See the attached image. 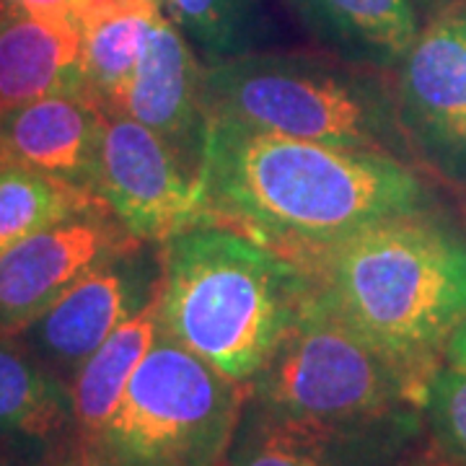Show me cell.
Returning <instances> with one entry per match:
<instances>
[{"mask_svg": "<svg viewBox=\"0 0 466 466\" xmlns=\"http://www.w3.org/2000/svg\"><path fill=\"white\" fill-rule=\"evenodd\" d=\"M205 220L309 262L389 218L441 208L422 168L210 116L200 168Z\"/></svg>", "mask_w": 466, "mask_h": 466, "instance_id": "1", "label": "cell"}, {"mask_svg": "<svg viewBox=\"0 0 466 466\" xmlns=\"http://www.w3.org/2000/svg\"><path fill=\"white\" fill-rule=\"evenodd\" d=\"M300 267L327 309L428 376L466 321V228L441 208L368 226Z\"/></svg>", "mask_w": 466, "mask_h": 466, "instance_id": "2", "label": "cell"}, {"mask_svg": "<svg viewBox=\"0 0 466 466\" xmlns=\"http://www.w3.org/2000/svg\"><path fill=\"white\" fill-rule=\"evenodd\" d=\"M309 296L299 262L226 223L200 220L161 244L158 329L236 383L265 370Z\"/></svg>", "mask_w": 466, "mask_h": 466, "instance_id": "3", "label": "cell"}, {"mask_svg": "<svg viewBox=\"0 0 466 466\" xmlns=\"http://www.w3.org/2000/svg\"><path fill=\"white\" fill-rule=\"evenodd\" d=\"M205 99L210 116L262 133L381 153L420 167L401 130L391 73L332 52L257 50L220 60L208 66Z\"/></svg>", "mask_w": 466, "mask_h": 466, "instance_id": "4", "label": "cell"}, {"mask_svg": "<svg viewBox=\"0 0 466 466\" xmlns=\"http://www.w3.org/2000/svg\"><path fill=\"white\" fill-rule=\"evenodd\" d=\"M247 401L249 386L158 329L115 415L76 441L73 466H228Z\"/></svg>", "mask_w": 466, "mask_h": 466, "instance_id": "5", "label": "cell"}, {"mask_svg": "<svg viewBox=\"0 0 466 466\" xmlns=\"http://www.w3.org/2000/svg\"><path fill=\"white\" fill-rule=\"evenodd\" d=\"M431 379L352 329L311 288L296 327L249 386V400L290 417L360 425L425 412Z\"/></svg>", "mask_w": 466, "mask_h": 466, "instance_id": "6", "label": "cell"}, {"mask_svg": "<svg viewBox=\"0 0 466 466\" xmlns=\"http://www.w3.org/2000/svg\"><path fill=\"white\" fill-rule=\"evenodd\" d=\"M391 84L417 164L466 184V0L422 18Z\"/></svg>", "mask_w": 466, "mask_h": 466, "instance_id": "7", "label": "cell"}, {"mask_svg": "<svg viewBox=\"0 0 466 466\" xmlns=\"http://www.w3.org/2000/svg\"><path fill=\"white\" fill-rule=\"evenodd\" d=\"M96 195L143 244L161 247L171 236L205 220L200 179L161 135L127 115H106Z\"/></svg>", "mask_w": 466, "mask_h": 466, "instance_id": "8", "label": "cell"}, {"mask_svg": "<svg viewBox=\"0 0 466 466\" xmlns=\"http://www.w3.org/2000/svg\"><path fill=\"white\" fill-rule=\"evenodd\" d=\"M161 247L137 241L86 275L16 339L70 383L84 360L158 296Z\"/></svg>", "mask_w": 466, "mask_h": 466, "instance_id": "9", "label": "cell"}, {"mask_svg": "<svg viewBox=\"0 0 466 466\" xmlns=\"http://www.w3.org/2000/svg\"><path fill=\"white\" fill-rule=\"evenodd\" d=\"M137 244L109 208H94L0 254V337H16L106 259Z\"/></svg>", "mask_w": 466, "mask_h": 466, "instance_id": "10", "label": "cell"}, {"mask_svg": "<svg viewBox=\"0 0 466 466\" xmlns=\"http://www.w3.org/2000/svg\"><path fill=\"white\" fill-rule=\"evenodd\" d=\"M420 415L334 425L247 401L228 466H397L420 433Z\"/></svg>", "mask_w": 466, "mask_h": 466, "instance_id": "11", "label": "cell"}, {"mask_svg": "<svg viewBox=\"0 0 466 466\" xmlns=\"http://www.w3.org/2000/svg\"><path fill=\"white\" fill-rule=\"evenodd\" d=\"M205 76L200 52L158 8L119 112L161 135L198 179L210 125Z\"/></svg>", "mask_w": 466, "mask_h": 466, "instance_id": "12", "label": "cell"}, {"mask_svg": "<svg viewBox=\"0 0 466 466\" xmlns=\"http://www.w3.org/2000/svg\"><path fill=\"white\" fill-rule=\"evenodd\" d=\"M104 122L106 112L84 91L11 106L0 112V161L45 171L96 195Z\"/></svg>", "mask_w": 466, "mask_h": 466, "instance_id": "13", "label": "cell"}, {"mask_svg": "<svg viewBox=\"0 0 466 466\" xmlns=\"http://www.w3.org/2000/svg\"><path fill=\"white\" fill-rule=\"evenodd\" d=\"M319 45L355 66L394 73L420 32L415 0H285Z\"/></svg>", "mask_w": 466, "mask_h": 466, "instance_id": "14", "label": "cell"}, {"mask_svg": "<svg viewBox=\"0 0 466 466\" xmlns=\"http://www.w3.org/2000/svg\"><path fill=\"white\" fill-rule=\"evenodd\" d=\"M81 91L86 94L81 39L47 21L0 8V112Z\"/></svg>", "mask_w": 466, "mask_h": 466, "instance_id": "15", "label": "cell"}, {"mask_svg": "<svg viewBox=\"0 0 466 466\" xmlns=\"http://www.w3.org/2000/svg\"><path fill=\"white\" fill-rule=\"evenodd\" d=\"M76 433L70 383L16 337H0V443L47 446Z\"/></svg>", "mask_w": 466, "mask_h": 466, "instance_id": "16", "label": "cell"}, {"mask_svg": "<svg viewBox=\"0 0 466 466\" xmlns=\"http://www.w3.org/2000/svg\"><path fill=\"white\" fill-rule=\"evenodd\" d=\"M156 337H158V309L153 300L148 309H143L137 317L125 321L112 337H106V342H101L86 358L84 366L76 370L70 381L76 441L96 433L115 415L127 383L135 376L137 366L143 363V358L148 355V350L153 348Z\"/></svg>", "mask_w": 466, "mask_h": 466, "instance_id": "17", "label": "cell"}, {"mask_svg": "<svg viewBox=\"0 0 466 466\" xmlns=\"http://www.w3.org/2000/svg\"><path fill=\"white\" fill-rule=\"evenodd\" d=\"M106 208L99 195L45 171L0 161V254L67 218Z\"/></svg>", "mask_w": 466, "mask_h": 466, "instance_id": "18", "label": "cell"}, {"mask_svg": "<svg viewBox=\"0 0 466 466\" xmlns=\"http://www.w3.org/2000/svg\"><path fill=\"white\" fill-rule=\"evenodd\" d=\"M158 5L208 66L262 50L269 34L265 0H158Z\"/></svg>", "mask_w": 466, "mask_h": 466, "instance_id": "19", "label": "cell"}, {"mask_svg": "<svg viewBox=\"0 0 466 466\" xmlns=\"http://www.w3.org/2000/svg\"><path fill=\"white\" fill-rule=\"evenodd\" d=\"M425 417L438 443L456 464L466 466V370L441 366L425 397Z\"/></svg>", "mask_w": 466, "mask_h": 466, "instance_id": "20", "label": "cell"}, {"mask_svg": "<svg viewBox=\"0 0 466 466\" xmlns=\"http://www.w3.org/2000/svg\"><path fill=\"white\" fill-rule=\"evenodd\" d=\"M0 8H11L18 14L47 21L55 29L76 34L81 39L86 0H0Z\"/></svg>", "mask_w": 466, "mask_h": 466, "instance_id": "21", "label": "cell"}, {"mask_svg": "<svg viewBox=\"0 0 466 466\" xmlns=\"http://www.w3.org/2000/svg\"><path fill=\"white\" fill-rule=\"evenodd\" d=\"M446 363L466 370V321L451 337L449 348H446Z\"/></svg>", "mask_w": 466, "mask_h": 466, "instance_id": "22", "label": "cell"}, {"mask_svg": "<svg viewBox=\"0 0 466 466\" xmlns=\"http://www.w3.org/2000/svg\"><path fill=\"white\" fill-rule=\"evenodd\" d=\"M451 0H415L417 11L422 14V18H428L431 14H435V11H441L443 5H449Z\"/></svg>", "mask_w": 466, "mask_h": 466, "instance_id": "23", "label": "cell"}, {"mask_svg": "<svg viewBox=\"0 0 466 466\" xmlns=\"http://www.w3.org/2000/svg\"><path fill=\"white\" fill-rule=\"evenodd\" d=\"M397 466H446V464H435V461H410V464H397Z\"/></svg>", "mask_w": 466, "mask_h": 466, "instance_id": "24", "label": "cell"}, {"mask_svg": "<svg viewBox=\"0 0 466 466\" xmlns=\"http://www.w3.org/2000/svg\"><path fill=\"white\" fill-rule=\"evenodd\" d=\"M0 466H18V464H11V461H5V459H0Z\"/></svg>", "mask_w": 466, "mask_h": 466, "instance_id": "25", "label": "cell"}]
</instances>
